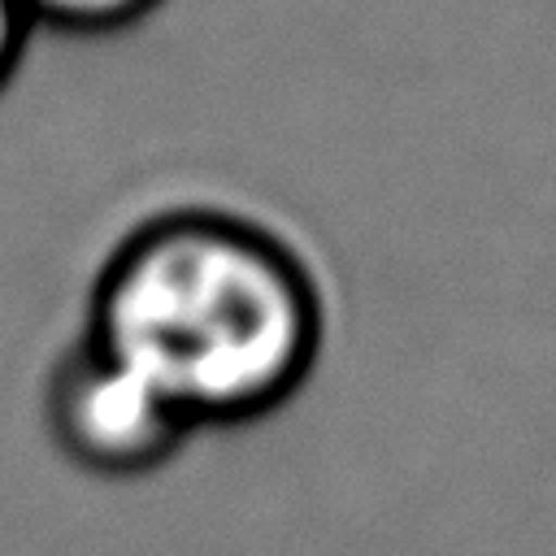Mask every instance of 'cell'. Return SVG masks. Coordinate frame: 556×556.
I'll use <instances>...</instances> for the list:
<instances>
[{"mask_svg": "<svg viewBox=\"0 0 556 556\" xmlns=\"http://www.w3.org/2000/svg\"><path fill=\"white\" fill-rule=\"evenodd\" d=\"M39 426L70 469L113 482L174 465L195 439L139 374L87 334H78L43 374Z\"/></svg>", "mask_w": 556, "mask_h": 556, "instance_id": "7a4b0ae2", "label": "cell"}, {"mask_svg": "<svg viewBox=\"0 0 556 556\" xmlns=\"http://www.w3.org/2000/svg\"><path fill=\"white\" fill-rule=\"evenodd\" d=\"M30 39V22L17 13L13 0H0V87L13 78L17 61H22V48Z\"/></svg>", "mask_w": 556, "mask_h": 556, "instance_id": "277c9868", "label": "cell"}, {"mask_svg": "<svg viewBox=\"0 0 556 556\" xmlns=\"http://www.w3.org/2000/svg\"><path fill=\"white\" fill-rule=\"evenodd\" d=\"M13 4L30 26H61L74 35H109V30L139 22L161 0H13Z\"/></svg>", "mask_w": 556, "mask_h": 556, "instance_id": "3957f363", "label": "cell"}, {"mask_svg": "<svg viewBox=\"0 0 556 556\" xmlns=\"http://www.w3.org/2000/svg\"><path fill=\"white\" fill-rule=\"evenodd\" d=\"M83 334L208 434L256 426L304 395L326 313L282 239L191 208L117 243L91 282Z\"/></svg>", "mask_w": 556, "mask_h": 556, "instance_id": "6da1fadb", "label": "cell"}]
</instances>
